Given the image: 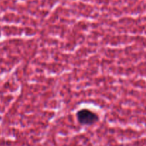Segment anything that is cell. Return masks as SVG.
<instances>
[{
	"instance_id": "6da1fadb",
	"label": "cell",
	"mask_w": 146,
	"mask_h": 146,
	"mask_svg": "<svg viewBox=\"0 0 146 146\" xmlns=\"http://www.w3.org/2000/svg\"><path fill=\"white\" fill-rule=\"evenodd\" d=\"M77 118L78 122L82 125H91L98 121V116L88 109H82L77 113Z\"/></svg>"
},
{
	"instance_id": "7a4b0ae2",
	"label": "cell",
	"mask_w": 146,
	"mask_h": 146,
	"mask_svg": "<svg viewBox=\"0 0 146 146\" xmlns=\"http://www.w3.org/2000/svg\"><path fill=\"white\" fill-rule=\"evenodd\" d=\"M0 36H1V29H0Z\"/></svg>"
}]
</instances>
